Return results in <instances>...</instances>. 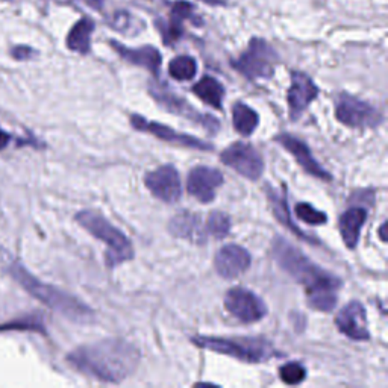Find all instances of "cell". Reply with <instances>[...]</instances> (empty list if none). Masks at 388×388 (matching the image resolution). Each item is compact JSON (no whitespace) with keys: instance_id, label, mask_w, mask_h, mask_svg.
<instances>
[{"instance_id":"cell-29","label":"cell","mask_w":388,"mask_h":388,"mask_svg":"<svg viewBox=\"0 0 388 388\" xmlns=\"http://www.w3.org/2000/svg\"><path fill=\"white\" fill-rule=\"evenodd\" d=\"M170 17L184 23L185 20H190L191 23H196V24H202L200 20H198L199 17H196V14H194V8L191 4L188 2H184V0H178V2H175L172 5V11H170Z\"/></svg>"},{"instance_id":"cell-14","label":"cell","mask_w":388,"mask_h":388,"mask_svg":"<svg viewBox=\"0 0 388 388\" xmlns=\"http://www.w3.org/2000/svg\"><path fill=\"white\" fill-rule=\"evenodd\" d=\"M223 184V175L213 167L199 165L193 168L188 180L187 188L193 198H196L202 203H210L215 199V191Z\"/></svg>"},{"instance_id":"cell-20","label":"cell","mask_w":388,"mask_h":388,"mask_svg":"<svg viewBox=\"0 0 388 388\" xmlns=\"http://www.w3.org/2000/svg\"><path fill=\"white\" fill-rule=\"evenodd\" d=\"M265 191H267V196H269L273 214H275L276 220L279 223H282L287 229H290L291 233H293L296 237H299L300 240H305V241L311 242V245H314V242H317V238H314V237H311V235H308L305 233H302L300 228L293 220H291L285 193H281L279 190H275L270 185L265 187Z\"/></svg>"},{"instance_id":"cell-31","label":"cell","mask_w":388,"mask_h":388,"mask_svg":"<svg viewBox=\"0 0 388 388\" xmlns=\"http://www.w3.org/2000/svg\"><path fill=\"white\" fill-rule=\"evenodd\" d=\"M11 55H12V58H16L19 61H26V59L34 58L36 55V52L34 51L32 47H28V46H16V47H12Z\"/></svg>"},{"instance_id":"cell-33","label":"cell","mask_w":388,"mask_h":388,"mask_svg":"<svg viewBox=\"0 0 388 388\" xmlns=\"http://www.w3.org/2000/svg\"><path fill=\"white\" fill-rule=\"evenodd\" d=\"M11 137L8 136V132H4V131H0V150H2L4 148H6L8 143H9Z\"/></svg>"},{"instance_id":"cell-11","label":"cell","mask_w":388,"mask_h":388,"mask_svg":"<svg viewBox=\"0 0 388 388\" xmlns=\"http://www.w3.org/2000/svg\"><path fill=\"white\" fill-rule=\"evenodd\" d=\"M131 125L137 131L148 132L150 133V136L170 144H178V146H182V148H190L196 150H213V146L210 143H206L196 137L187 136V133H180L172 128L158 123V121L144 118L143 116H138V114L131 116Z\"/></svg>"},{"instance_id":"cell-17","label":"cell","mask_w":388,"mask_h":388,"mask_svg":"<svg viewBox=\"0 0 388 388\" xmlns=\"http://www.w3.org/2000/svg\"><path fill=\"white\" fill-rule=\"evenodd\" d=\"M250 261V253L245 247L237 245H228L215 255L214 267L222 277L234 279L249 269Z\"/></svg>"},{"instance_id":"cell-26","label":"cell","mask_w":388,"mask_h":388,"mask_svg":"<svg viewBox=\"0 0 388 388\" xmlns=\"http://www.w3.org/2000/svg\"><path fill=\"white\" fill-rule=\"evenodd\" d=\"M205 230H206V235H211L218 240L225 238L230 230V217L222 211L211 213L208 220H206Z\"/></svg>"},{"instance_id":"cell-8","label":"cell","mask_w":388,"mask_h":388,"mask_svg":"<svg viewBox=\"0 0 388 388\" xmlns=\"http://www.w3.org/2000/svg\"><path fill=\"white\" fill-rule=\"evenodd\" d=\"M335 117L349 128L372 129L382 123V114L370 103L350 94H340L335 99Z\"/></svg>"},{"instance_id":"cell-4","label":"cell","mask_w":388,"mask_h":388,"mask_svg":"<svg viewBox=\"0 0 388 388\" xmlns=\"http://www.w3.org/2000/svg\"><path fill=\"white\" fill-rule=\"evenodd\" d=\"M75 218L87 233L105 242L108 247L105 253V262L108 267L113 269V267L133 258V247L129 238L120 229L109 223L102 214L85 210L78 213Z\"/></svg>"},{"instance_id":"cell-19","label":"cell","mask_w":388,"mask_h":388,"mask_svg":"<svg viewBox=\"0 0 388 388\" xmlns=\"http://www.w3.org/2000/svg\"><path fill=\"white\" fill-rule=\"evenodd\" d=\"M168 230L176 238H184L191 242H198V245H202L206 237H208L206 235L205 226L202 225L200 215L190 211L178 213L170 220Z\"/></svg>"},{"instance_id":"cell-21","label":"cell","mask_w":388,"mask_h":388,"mask_svg":"<svg viewBox=\"0 0 388 388\" xmlns=\"http://www.w3.org/2000/svg\"><path fill=\"white\" fill-rule=\"evenodd\" d=\"M366 218H367L366 210L359 208V206L347 210L342 217H340V222H338L340 234H342L344 245L349 249L357 247L359 241L361 228L364 223H366Z\"/></svg>"},{"instance_id":"cell-12","label":"cell","mask_w":388,"mask_h":388,"mask_svg":"<svg viewBox=\"0 0 388 388\" xmlns=\"http://www.w3.org/2000/svg\"><path fill=\"white\" fill-rule=\"evenodd\" d=\"M319 87L314 81L302 71L291 73V83L287 93V102L290 109V118L296 121L299 120L307 108L317 99Z\"/></svg>"},{"instance_id":"cell-23","label":"cell","mask_w":388,"mask_h":388,"mask_svg":"<svg viewBox=\"0 0 388 388\" xmlns=\"http://www.w3.org/2000/svg\"><path fill=\"white\" fill-rule=\"evenodd\" d=\"M193 93L196 94L200 101L208 103L215 109H222L225 99L223 85L213 76H203L193 87Z\"/></svg>"},{"instance_id":"cell-32","label":"cell","mask_w":388,"mask_h":388,"mask_svg":"<svg viewBox=\"0 0 388 388\" xmlns=\"http://www.w3.org/2000/svg\"><path fill=\"white\" fill-rule=\"evenodd\" d=\"M79 2L88 5L90 8H93L96 11H101L103 6V0H79Z\"/></svg>"},{"instance_id":"cell-1","label":"cell","mask_w":388,"mask_h":388,"mask_svg":"<svg viewBox=\"0 0 388 388\" xmlns=\"http://www.w3.org/2000/svg\"><path fill=\"white\" fill-rule=\"evenodd\" d=\"M67 361L73 369L85 376L102 382L118 384L137 369L140 352L126 340L106 338L71 350Z\"/></svg>"},{"instance_id":"cell-28","label":"cell","mask_w":388,"mask_h":388,"mask_svg":"<svg viewBox=\"0 0 388 388\" xmlns=\"http://www.w3.org/2000/svg\"><path fill=\"white\" fill-rule=\"evenodd\" d=\"M279 376H281L282 382L288 385H297L305 381L307 370L300 362H290L281 367V370H279Z\"/></svg>"},{"instance_id":"cell-18","label":"cell","mask_w":388,"mask_h":388,"mask_svg":"<svg viewBox=\"0 0 388 388\" xmlns=\"http://www.w3.org/2000/svg\"><path fill=\"white\" fill-rule=\"evenodd\" d=\"M111 43V47L120 55V58H123L128 61L129 64L143 67L146 70H149L153 75H158L160 73V67L163 63V56L158 48L153 46H143V47H126L125 44H121L116 40L109 41Z\"/></svg>"},{"instance_id":"cell-35","label":"cell","mask_w":388,"mask_h":388,"mask_svg":"<svg viewBox=\"0 0 388 388\" xmlns=\"http://www.w3.org/2000/svg\"><path fill=\"white\" fill-rule=\"evenodd\" d=\"M381 238H382V241H387V237H385V223H382V226H381Z\"/></svg>"},{"instance_id":"cell-9","label":"cell","mask_w":388,"mask_h":388,"mask_svg":"<svg viewBox=\"0 0 388 388\" xmlns=\"http://www.w3.org/2000/svg\"><path fill=\"white\" fill-rule=\"evenodd\" d=\"M220 160L225 165L234 168L241 176L257 180L264 172V161L260 152L247 143H234L226 148Z\"/></svg>"},{"instance_id":"cell-6","label":"cell","mask_w":388,"mask_h":388,"mask_svg":"<svg viewBox=\"0 0 388 388\" xmlns=\"http://www.w3.org/2000/svg\"><path fill=\"white\" fill-rule=\"evenodd\" d=\"M149 93L153 97V101L161 108H164L165 111L179 116L182 118H187L211 133H215L218 129H220V123H218V120L215 117L199 113L187 99H184V97H180L175 91L170 90L165 83L160 81H150Z\"/></svg>"},{"instance_id":"cell-16","label":"cell","mask_w":388,"mask_h":388,"mask_svg":"<svg viewBox=\"0 0 388 388\" xmlns=\"http://www.w3.org/2000/svg\"><path fill=\"white\" fill-rule=\"evenodd\" d=\"M276 141L281 144L287 152H290L296 158L297 164L305 170L307 173L325 182L332 179V176L327 173V170H325L317 161H315V158L312 156L307 143H303L300 138L290 136V133H281V136L276 137Z\"/></svg>"},{"instance_id":"cell-10","label":"cell","mask_w":388,"mask_h":388,"mask_svg":"<svg viewBox=\"0 0 388 388\" xmlns=\"http://www.w3.org/2000/svg\"><path fill=\"white\" fill-rule=\"evenodd\" d=\"M226 310L242 323H255L265 317V303L247 288H230L225 296Z\"/></svg>"},{"instance_id":"cell-15","label":"cell","mask_w":388,"mask_h":388,"mask_svg":"<svg viewBox=\"0 0 388 388\" xmlns=\"http://www.w3.org/2000/svg\"><path fill=\"white\" fill-rule=\"evenodd\" d=\"M335 325L340 332L350 340H355V342H366V340L370 338L366 310L357 300L349 302L344 308L340 310L335 317Z\"/></svg>"},{"instance_id":"cell-30","label":"cell","mask_w":388,"mask_h":388,"mask_svg":"<svg viewBox=\"0 0 388 388\" xmlns=\"http://www.w3.org/2000/svg\"><path fill=\"white\" fill-rule=\"evenodd\" d=\"M308 305L317 311H332L337 305L335 293H315L308 295Z\"/></svg>"},{"instance_id":"cell-5","label":"cell","mask_w":388,"mask_h":388,"mask_svg":"<svg viewBox=\"0 0 388 388\" xmlns=\"http://www.w3.org/2000/svg\"><path fill=\"white\" fill-rule=\"evenodd\" d=\"M193 344L233 357L246 362H264L281 357L270 342L264 338H222V337H193Z\"/></svg>"},{"instance_id":"cell-3","label":"cell","mask_w":388,"mask_h":388,"mask_svg":"<svg viewBox=\"0 0 388 388\" xmlns=\"http://www.w3.org/2000/svg\"><path fill=\"white\" fill-rule=\"evenodd\" d=\"M9 273L32 297L43 302L46 307L53 310L55 312L64 315L70 322L90 323L94 320V311L87 303H83L64 290L41 282L39 277H35L24 269L23 264L12 262Z\"/></svg>"},{"instance_id":"cell-25","label":"cell","mask_w":388,"mask_h":388,"mask_svg":"<svg viewBox=\"0 0 388 388\" xmlns=\"http://www.w3.org/2000/svg\"><path fill=\"white\" fill-rule=\"evenodd\" d=\"M168 73L176 81H191L198 73L196 59L188 55L176 56L170 61Z\"/></svg>"},{"instance_id":"cell-2","label":"cell","mask_w":388,"mask_h":388,"mask_svg":"<svg viewBox=\"0 0 388 388\" xmlns=\"http://www.w3.org/2000/svg\"><path fill=\"white\" fill-rule=\"evenodd\" d=\"M273 255L281 269L287 272L297 284L305 287L307 295L335 293L342 287V279L323 270L320 265L312 262L305 253L282 238L275 237Z\"/></svg>"},{"instance_id":"cell-13","label":"cell","mask_w":388,"mask_h":388,"mask_svg":"<svg viewBox=\"0 0 388 388\" xmlns=\"http://www.w3.org/2000/svg\"><path fill=\"white\" fill-rule=\"evenodd\" d=\"M144 184L156 199L165 203H175L180 199V178L173 165H163L149 172L144 176Z\"/></svg>"},{"instance_id":"cell-7","label":"cell","mask_w":388,"mask_h":388,"mask_svg":"<svg viewBox=\"0 0 388 388\" xmlns=\"http://www.w3.org/2000/svg\"><path fill=\"white\" fill-rule=\"evenodd\" d=\"M276 63L277 53L273 47L261 39H252L247 51L233 61V67L249 81H255L272 78Z\"/></svg>"},{"instance_id":"cell-34","label":"cell","mask_w":388,"mask_h":388,"mask_svg":"<svg viewBox=\"0 0 388 388\" xmlns=\"http://www.w3.org/2000/svg\"><path fill=\"white\" fill-rule=\"evenodd\" d=\"M200 2L213 5V6H223V5H226V0H200Z\"/></svg>"},{"instance_id":"cell-22","label":"cell","mask_w":388,"mask_h":388,"mask_svg":"<svg viewBox=\"0 0 388 388\" xmlns=\"http://www.w3.org/2000/svg\"><path fill=\"white\" fill-rule=\"evenodd\" d=\"M94 28L96 23L88 17H82L79 21H76L67 35V47L70 51L87 55L91 48V35Z\"/></svg>"},{"instance_id":"cell-24","label":"cell","mask_w":388,"mask_h":388,"mask_svg":"<svg viewBox=\"0 0 388 388\" xmlns=\"http://www.w3.org/2000/svg\"><path fill=\"white\" fill-rule=\"evenodd\" d=\"M233 121H234V128L238 133H241V136L245 137H249L250 133H253V131L258 128L260 116L249 105L237 102L233 109Z\"/></svg>"},{"instance_id":"cell-27","label":"cell","mask_w":388,"mask_h":388,"mask_svg":"<svg viewBox=\"0 0 388 388\" xmlns=\"http://www.w3.org/2000/svg\"><path fill=\"white\" fill-rule=\"evenodd\" d=\"M295 213H296L299 220L305 222L308 225L319 226V225H325L327 222V215L323 211L315 210L314 206L310 203H297L296 208H295Z\"/></svg>"}]
</instances>
